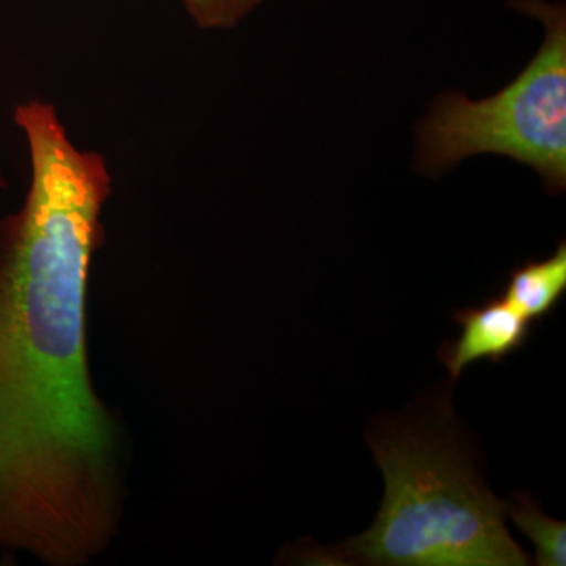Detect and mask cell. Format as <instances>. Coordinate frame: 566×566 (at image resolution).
<instances>
[{
  "label": "cell",
  "instance_id": "obj_6",
  "mask_svg": "<svg viewBox=\"0 0 566 566\" xmlns=\"http://www.w3.org/2000/svg\"><path fill=\"white\" fill-rule=\"evenodd\" d=\"M505 515L534 543L536 565H566V524L546 516L535 501L516 495L513 504H505Z\"/></svg>",
  "mask_w": 566,
  "mask_h": 566
},
{
  "label": "cell",
  "instance_id": "obj_1",
  "mask_svg": "<svg viewBox=\"0 0 566 566\" xmlns=\"http://www.w3.org/2000/svg\"><path fill=\"white\" fill-rule=\"evenodd\" d=\"M14 123L32 174L20 210L0 219V549L82 566L117 535L125 490L120 431L87 354L112 177L54 104H18Z\"/></svg>",
  "mask_w": 566,
  "mask_h": 566
},
{
  "label": "cell",
  "instance_id": "obj_2",
  "mask_svg": "<svg viewBox=\"0 0 566 566\" xmlns=\"http://www.w3.org/2000/svg\"><path fill=\"white\" fill-rule=\"evenodd\" d=\"M386 493L374 527L345 545L360 564L523 566L505 504L447 430L397 424L370 439Z\"/></svg>",
  "mask_w": 566,
  "mask_h": 566
},
{
  "label": "cell",
  "instance_id": "obj_4",
  "mask_svg": "<svg viewBox=\"0 0 566 566\" xmlns=\"http://www.w3.org/2000/svg\"><path fill=\"white\" fill-rule=\"evenodd\" d=\"M461 327L460 337L442 346L439 359L453 381L464 368L480 360L499 364L510 354L520 352L531 335V322L504 297H493L479 307H468L453 315Z\"/></svg>",
  "mask_w": 566,
  "mask_h": 566
},
{
  "label": "cell",
  "instance_id": "obj_8",
  "mask_svg": "<svg viewBox=\"0 0 566 566\" xmlns=\"http://www.w3.org/2000/svg\"><path fill=\"white\" fill-rule=\"evenodd\" d=\"M6 189H9V180H7L6 175L0 170V191H6Z\"/></svg>",
  "mask_w": 566,
  "mask_h": 566
},
{
  "label": "cell",
  "instance_id": "obj_5",
  "mask_svg": "<svg viewBox=\"0 0 566 566\" xmlns=\"http://www.w3.org/2000/svg\"><path fill=\"white\" fill-rule=\"evenodd\" d=\"M566 292V244L545 260L515 268L509 275L502 297L528 322H539L560 303Z\"/></svg>",
  "mask_w": 566,
  "mask_h": 566
},
{
  "label": "cell",
  "instance_id": "obj_7",
  "mask_svg": "<svg viewBox=\"0 0 566 566\" xmlns=\"http://www.w3.org/2000/svg\"><path fill=\"white\" fill-rule=\"evenodd\" d=\"M186 13L203 31L237 28L266 0H181Z\"/></svg>",
  "mask_w": 566,
  "mask_h": 566
},
{
  "label": "cell",
  "instance_id": "obj_3",
  "mask_svg": "<svg viewBox=\"0 0 566 566\" xmlns=\"http://www.w3.org/2000/svg\"><path fill=\"white\" fill-rule=\"evenodd\" d=\"M545 24L546 39L523 73L501 92L471 102L446 92L417 126L416 167L446 174L463 159L501 155L532 167L547 192L566 188V9L545 0H509Z\"/></svg>",
  "mask_w": 566,
  "mask_h": 566
}]
</instances>
